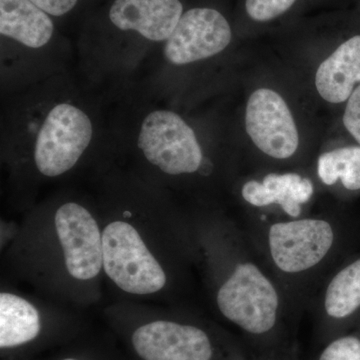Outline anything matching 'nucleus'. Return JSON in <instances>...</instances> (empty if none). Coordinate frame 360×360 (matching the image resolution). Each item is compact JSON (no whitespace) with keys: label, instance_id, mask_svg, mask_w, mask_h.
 Masks as SVG:
<instances>
[{"label":"nucleus","instance_id":"obj_1","mask_svg":"<svg viewBox=\"0 0 360 360\" xmlns=\"http://www.w3.org/2000/svg\"><path fill=\"white\" fill-rule=\"evenodd\" d=\"M40 117L33 139V163L42 176H63L91 146L94 122L84 108L70 101L52 104Z\"/></svg>","mask_w":360,"mask_h":360},{"label":"nucleus","instance_id":"obj_2","mask_svg":"<svg viewBox=\"0 0 360 360\" xmlns=\"http://www.w3.org/2000/svg\"><path fill=\"white\" fill-rule=\"evenodd\" d=\"M135 146L142 160L169 176L195 174L205 165L193 127L167 108H151L142 115L135 130Z\"/></svg>","mask_w":360,"mask_h":360},{"label":"nucleus","instance_id":"obj_3","mask_svg":"<svg viewBox=\"0 0 360 360\" xmlns=\"http://www.w3.org/2000/svg\"><path fill=\"white\" fill-rule=\"evenodd\" d=\"M103 271L124 292L150 295L167 285L162 265L141 232L127 220L108 222L103 229Z\"/></svg>","mask_w":360,"mask_h":360},{"label":"nucleus","instance_id":"obj_4","mask_svg":"<svg viewBox=\"0 0 360 360\" xmlns=\"http://www.w3.org/2000/svg\"><path fill=\"white\" fill-rule=\"evenodd\" d=\"M217 304L226 321L257 340L271 338L278 323V293L257 265L238 264L220 285Z\"/></svg>","mask_w":360,"mask_h":360},{"label":"nucleus","instance_id":"obj_5","mask_svg":"<svg viewBox=\"0 0 360 360\" xmlns=\"http://www.w3.org/2000/svg\"><path fill=\"white\" fill-rule=\"evenodd\" d=\"M54 229L71 278L94 281L103 269V231L91 212L77 201L59 205Z\"/></svg>","mask_w":360,"mask_h":360},{"label":"nucleus","instance_id":"obj_6","mask_svg":"<svg viewBox=\"0 0 360 360\" xmlns=\"http://www.w3.org/2000/svg\"><path fill=\"white\" fill-rule=\"evenodd\" d=\"M335 232L326 220L304 219L277 222L269 231L270 255L277 269L298 274L312 269L328 255Z\"/></svg>","mask_w":360,"mask_h":360},{"label":"nucleus","instance_id":"obj_7","mask_svg":"<svg viewBox=\"0 0 360 360\" xmlns=\"http://www.w3.org/2000/svg\"><path fill=\"white\" fill-rule=\"evenodd\" d=\"M231 41V28L219 11L196 7L182 14L163 46V56L172 65H186L224 51Z\"/></svg>","mask_w":360,"mask_h":360},{"label":"nucleus","instance_id":"obj_8","mask_svg":"<svg viewBox=\"0 0 360 360\" xmlns=\"http://www.w3.org/2000/svg\"><path fill=\"white\" fill-rule=\"evenodd\" d=\"M246 131L265 155L286 160L300 144L297 129L283 97L271 89H260L251 94L245 112Z\"/></svg>","mask_w":360,"mask_h":360},{"label":"nucleus","instance_id":"obj_9","mask_svg":"<svg viewBox=\"0 0 360 360\" xmlns=\"http://www.w3.org/2000/svg\"><path fill=\"white\" fill-rule=\"evenodd\" d=\"M184 14L179 0H115L111 23L153 42L167 41Z\"/></svg>","mask_w":360,"mask_h":360},{"label":"nucleus","instance_id":"obj_10","mask_svg":"<svg viewBox=\"0 0 360 360\" xmlns=\"http://www.w3.org/2000/svg\"><path fill=\"white\" fill-rule=\"evenodd\" d=\"M360 82V35L340 45L319 65L315 85L322 98L331 103L347 101Z\"/></svg>","mask_w":360,"mask_h":360},{"label":"nucleus","instance_id":"obj_11","mask_svg":"<svg viewBox=\"0 0 360 360\" xmlns=\"http://www.w3.org/2000/svg\"><path fill=\"white\" fill-rule=\"evenodd\" d=\"M54 25L49 14L30 0H0V33L6 39L39 49L53 37Z\"/></svg>","mask_w":360,"mask_h":360},{"label":"nucleus","instance_id":"obj_12","mask_svg":"<svg viewBox=\"0 0 360 360\" xmlns=\"http://www.w3.org/2000/svg\"><path fill=\"white\" fill-rule=\"evenodd\" d=\"M241 193L251 205L264 207L278 203L290 217H297L302 213V205L311 198L314 186L311 180L300 174H269L262 182H246Z\"/></svg>","mask_w":360,"mask_h":360},{"label":"nucleus","instance_id":"obj_13","mask_svg":"<svg viewBox=\"0 0 360 360\" xmlns=\"http://www.w3.org/2000/svg\"><path fill=\"white\" fill-rule=\"evenodd\" d=\"M42 333L39 309L14 293L0 295V348L2 354L28 347Z\"/></svg>","mask_w":360,"mask_h":360},{"label":"nucleus","instance_id":"obj_14","mask_svg":"<svg viewBox=\"0 0 360 360\" xmlns=\"http://www.w3.org/2000/svg\"><path fill=\"white\" fill-rule=\"evenodd\" d=\"M324 309L335 321L347 319L360 309V258L331 279L324 298Z\"/></svg>","mask_w":360,"mask_h":360},{"label":"nucleus","instance_id":"obj_15","mask_svg":"<svg viewBox=\"0 0 360 360\" xmlns=\"http://www.w3.org/2000/svg\"><path fill=\"white\" fill-rule=\"evenodd\" d=\"M319 179L326 186L338 179L348 191L360 189V146H347L323 153L317 162Z\"/></svg>","mask_w":360,"mask_h":360},{"label":"nucleus","instance_id":"obj_16","mask_svg":"<svg viewBox=\"0 0 360 360\" xmlns=\"http://www.w3.org/2000/svg\"><path fill=\"white\" fill-rule=\"evenodd\" d=\"M317 360H360V333L333 338Z\"/></svg>","mask_w":360,"mask_h":360},{"label":"nucleus","instance_id":"obj_17","mask_svg":"<svg viewBox=\"0 0 360 360\" xmlns=\"http://www.w3.org/2000/svg\"><path fill=\"white\" fill-rule=\"evenodd\" d=\"M295 0H246L248 15L257 21L274 20L288 11Z\"/></svg>","mask_w":360,"mask_h":360},{"label":"nucleus","instance_id":"obj_18","mask_svg":"<svg viewBox=\"0 0 360 360\" xmlns=\"http://www.w3.org/2000/svg\"><path fill=\"white\" fill-rule=\"evenodd\" d=\"M343 115L345 129L359 142L360 146V85L347 99Z\"/></svg>","mask_w":360,"mask_h":360},{"label":"nucleus","instance_id":"obj_19","mask_svg":"<svg viewBox=\"0 0 360 360\" xmlns=\"http://www.w3.org/2000/svg\"><path fill=\"white\" fill-rule=\"evenodd\" d=\"M47 14L61 16L70 13L77 6L78 0H30Z\"/></svg>","mask_w":360,"mask_h":360},{"label":"nucleus","instance_id":"obj_20","mask_svg":"<svg viewBox=\"0 0 360 360\" xmlns=\"http://www.w3.org/2000/svg\"><path fill=\"white\" fill-rule=\"evenodd\" d=\"M58 360H84V359H78V357L68 356V357H63V359H60Z\"/></svg>","mask_w":360,"mask_h":360},{"label":"nucleus","instance_id":"obj_21","mask_svg":"<svg viewBox=\"0 0 360 360\" xmlns=\"http://www.w3.org/2000/svg\"><path fill=\"white\" fill-rule=\"evenodd\" d=\"M229 360H246V359H240V357H238V356H232L231 359Z\"/></svg>","mask_w":360,"mask_h":360}]
</instances>
